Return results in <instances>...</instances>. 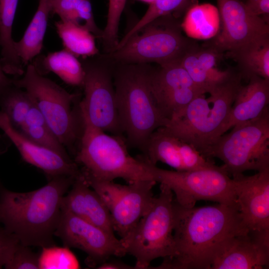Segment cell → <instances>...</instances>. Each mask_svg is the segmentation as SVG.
<instances>
[{
    "label": "cell",
    "mask_w": 269,
    "mask_h": 269,
    "mask_svg": "<svg viewBox=\"0 0 269 269\" xmlns=\"http://www.w3.org/2000/svg\"><path fill=\"white\" fill-rule=\"evenodd\" d=\"M93 57L81 63L84 71V97L81 111L90 122L105 132L122 135L118 114L113 80L114 68L106 58Z\"/></svg>",
    "instance_id": "obj_11"
},
{
    "label": "cell",
    "mask_w": 269,
    "mask_h": 269,
    "mask_svg": "<svg viewBox=\"0 0 269 269\" xmlns=\"http://www.w3.org/2000/svg\"><path fill=\"white\" fill-rule=\"evenodd\" d=\"M239 211L249 231L269 232V168L233 177Z\"/></svg>",
    "instance_id": "obj_16"
},
{
    "label": "cell",
    "mask_w": 269,
    "mask_h": 269,
    "mask_svg": "<svg viewBox=\"0 0 269 269\" xmlns=\"http://www.w3.org/2000/svg\"><path fill=\"white\" fill-rule=\"evenodd\" d=\"M32 64L41 75L53 72L68 85L82 86L84 77L82 64L65 49L37 56Z\"/></svg>",
    "instance_id": "obj_24"
},
{
    "label": "cell",
    "mask_w": 269,
    "mask_h": 269,
    "mask_svg": "<svg viewBox=\"0 0 269 269\" xmlns=\"http://www.w3.org/2000/svg\"><path fill=\"white\" fill-rule=\"evenodd\" d=\"M149 81L156 106L168 122L177 118L195 98L205 94L179 62L150 67Z\"/></svg>",
    "instance_id": "obj_14"
},
{
    "label": "cell",
    "mask_w": 269,
    "mask_h": 269,
    "mask_svg": "<svg viewBox=\"0 0 269 269\" xmlns=\"http://www.w3.org/2000/svg\"><path fill=\"white\" fill-rule=\"evenodd\" d=\"M173 202L172 191L160 184V192L154 197L146 213L129 235L120 239L127 254L135 258V269H148L154 260L173 255Z\"/></svg>",
    "instance_id": "obj_9"
},
{
    "label": "cell",
    "mask_w": 269,
    "mask_h": 269,
    "mask_svg": "<svg viewBox=\"0 0 269 269\" xmlns=\"http://www.w3.org/2000/svg\"><path fill=\"white\" fill-rule=\"evenodd\" d=\"M238 71L209 93L193 100L176 119L163 127L167 131L193 145L203 155L223 134L237 93L242 85Z\"/></svg>",
    "instance_id": "obj_5"
},
{
    "label": "cell",
    "mask_w": 269,
    "mask_h": 269,
    "mask_svg": "<svg viewBox=\"0 0 269 269\" xmlns=\"http://www.w3.org/2000/svg\"><path fill=\"white\" fill-rule=\"evenodd\" d=\"M269 265V233L249 231L222 241L210 269H263Z\"/></svg>",
    "instance_id": "obj_15"
},
{
    "label": "cell",
    "mask_w": 269,
    "mask_h": 269,
    "mask_svg": "<svg viewBox=\"0 0 269 269\" xmlns=\"http://www.w3.org/2000/svg\"><path fill=\"white\" fill-rule=\"evenodd\" d=\"M243 2L253 14L269 23V0H245Z\"/></svg>",
    "instance_id": "obj_36"
},
{
    "label": "cell",
    "mask_w": 269,
    "mask_h": 269,
    "mask_svg": "<svg viewBox=\"0 0 269 269\" xmlns=\"http://www.w3.org/2000/svg\"><path fill=\"white\" fill-rule=\"evenodd\" d=\"M81 113L82 132L74 160L81 166V173L85 180L113 181L120 178L131 183L153 180L140 156L134 158L129 154L122 135L107 134Z\"/></svg>",
    "instance_id": "obj_4"
},
{
    "label": "cell",
    "mask_w": 269,
    "mask_h": 269,
    "mask_svg": "<svg viewBox=\"0 0 269 269\" xmlns=\"http://www.w3.org/2000/svg\"><path fill=\"white\" fill-rule=\"evenodd\" d=\"M182 29L171 14L159 17L104 56L117 64L154 62L163 66L179 62L195 42L184 35Z\"/></svg>",
    "instance_id": "obj_7"
},
{
    "label": "cell",
    "mask_w": 269,
    "mask_h": 269,
    "mask_svg": "<svg viewBox=\"0 0 269 269\" xmlns=\"http://www.w3.org/2000/svg\"><path fill=\"white\" fill-rule=\"evenodd\" d=\"M19 243L15 235L0 224V269L8 262Z\"/></svg>",
    "instance_id": "obj_35"
},
{
    "label": "cell",
    "mask_w": 269,
    "mask_h": 269,
    "mask_svg": "<svg viewBox=\"0 0 269 269\" xmlns=\"http://www.w3.org/2000/svg\"><path fill=\"white\" fill-rule=\"evenodd\" d=\"M141 1H143L144 2H147V3H151L154 0H140Z\"/></svg>",
    "instance_id": "obj_39"
},
{
    "label": "cell",
    "mask_w": 269,
    "mask_h": 269,
    "mask_svg": "<svg viewBox=\"0 0 269 269\" xmlns=\"http://www.w3.org/2000/svg\"><path fill=\"white\" fill-rule=\"evenodd\" d=\"M0 129L15 146L22 159L42 170L49 178L58 175L76 177L80 174L79 166L70 156L62 155L27 138L11 126L1 111Z\"/></svg>",
    "instance_id": "obj_19"
},
{
    "label": "cell",
    "mask_w": 269,
    "mask_h": 269,
    "mask_svg": "<svg viewBox=\"0 0 269 269\" xmlns=\"http://www.w3.org/2000/svg\"><path fill=\"white\" fill-rule=\"evenodd\" d=\"M238 64L242 79L258 76L269 80V37L249 44L229 54Z\"/></svg>",
    "instance_id": "obj_26"
},
{
    "label": "cell",
    "mask_w": 269,
    "mask_h": 269,
    "mask_svg": "<svg viewBox=\"0 0 269 269\" xmlns=\"http://www.w3.org/2000/svg\"><path fill=\"white\" fill-rule=\"evenodd\" d=\"M61 209L114 234L108 208L98 193L91 189L81 173L63 197Z\"/></svg>",
    "instance_id": "obj_20"
},
{
    "label": "cell",
    "mask_w": 269,
    "mask_h": 269,
    "mask_svg": "<svg viewBox=\"0 0 269 269\" xmlns=\"http://www.w3.org/2000/svg\"><path fill=\"white\" fill-rule=\"evenodd\" d=\"M5 152V150H2L0 148V155L3 153Z\"/></svg>",
    "instance_id": "obj_40"
},
{
    "label": "cell",
    "mask_w": 269,
    "mask_h": 269,
    "mask_svg": "<svg viewBox=\"0 0 269 269\" xmlns=\"http://www.w3.org/2000/svg\"><path fill=\"white\" fill-rule=\"evenodd\" d=\"M96 269H135L134 266L133 267L128 264L120 261H109L108 260L102 263Z\"/></svg>",
    "instance_id": "obj_37"
},
{
    "label": "cell",
    "mask_w": 269,
    "mask_h": 269,
    "mask_svg": "<svg viewBox=\"0 0 269 269\" xmlns=\"http://www.w3.org/2000/svg\"><path fill=\"white\" fill-rule=\"evenodd\" d=\"M141 155L149 163H165L176 171L212 167L215 164L193 145L167 131L163 127L150 135Z\"/></svg>",
    "instance_id": "obj_17"
},
{
    "label": "cell",
    "mask_w": 269,
    "mask_h": 269,
    "mask_svg": "<svg viewBox=\"0 0 269 269\" xmlns=\"http://www.w3.org/2000/svg\"><path fill=\"white\" fill-rule=\"evenodd\" d=\"M39 255L33 252L30 247L19 243L4 267L7 269H39Z\"/></svg>",
    "instance_id": "obj_33"
},
{
    "label": "cell",
    "mask_w": 269,
    "mask_h": 269,
    "mask_svg": "<svg viewBox=\"0 0 269 269\" xmlns=\"http://www.w3.org/2000/svg\"><path fill=\"white\" fill-rule=\"evenodd\" d=\"M18 0H0V63L5 73L22 76L24 70L14 48L12 29Z\"/></svg>",
    "instance_id": "obj_25"
},
{
    "label": "cell",
    "mask_w": 269,
    "mask_h": 269,
    "mask_svg": "<svg viewBox=\"0 0 269 269\" xmlns=\"http://www.w3.org/2000/svg\"><path fill=\"white\" fill-rule=\"evenodd\" d=\"M80 0H57L52 4L51 12L56 13L61 20L79 23L78 6Z\"/></svg>",
    "instance_id": "obj_34"
},
{
    "label": "cell",
    "mask_w": 269,
    "mask_h": 269,
    "mask_svg": "<svg viewBox=\"0 0 269 269\" xmlns=\"http://www.w3.org/2000/svg\"><path fill=\"white\" fill-rule=\"evenodd\" d=\"M223 54L211 46H201L195 42L179 63L196 85L205 94L209 93L233 72L230 69L221 71L216 68Z\"/></svg>",
    "instance_id": "obj_21"
},
{
    "label": "cell",
    "mask_w": 269,
    "mask_h": 269,
    "mask_svg": "<svg viewBox=\"0 0 269 269\" xmlns=\"http://www.w3.org/2000/svg\"><path fill=\"white\" fill-rule=\"evenodd\" d=\"M55 26L64 49L76 57L85 59L98 54L95 37L84 25L60 20Z\"/></svg>",
    "instance_id": "obj_27"
},
{
    "label": "cell",
    "mask_w": 269,
    "mask_h": 269,
    "mask_svg": "<svg viewBox=\"0 0 269 269\" xmlns=\"http://www.w3.org/2000/svg\"><path fill=\"white\" fill-rule=\"evenodd\" d=\"M188 0H154L142 17L119 41L115 50L121 47L130 37L154 19L182 9L188 5Z\"/></svg>",
    "instance_id": "obj_30"
},
{
    "label": "cell",
    "mask_w": 269,
    "mask_h": 269,
    "mask_svg": "<svg viewBox=\"0 0 269 269\" xmlns=\"http://www.w3.org/2000/svg\"><path fill=\"white\" fill-rule=\"evenodd\" d=\"M12 83L27 92L57 138L74 154L83 128L79 103L74 106L77 95L39 74L32 63Z\"/></svg>",
    "instance_id": "obj_6"
},
{
    "label": "cell",
    "mask_w": 269,
    "mask_h": 269,
    "mask_svg": "<svg viewBox=\"0 0 269 269\" xmlns=\"http://www.w3.org/2000/svg\"><path fill=\"white\" fill-rule=\"evenodd\" d=\"M203 153L217 157L232 177L247 170L260 171L269 168V110L258 118L234 126Z\"/></svg>",
    "instance_id": "obj_8"
},
{
    "label": "cell",
    "mask_w": 269,
    "mask_h": 269,
    "mask_svg": "<svg viewBox=\"0 0 269 269\" xmlns=\"http://www.w3.org/2000/svg\"><path fill=\"white\" fill-rule=\"evenodd\" d=\"M12 80L5 75L0 62V95L13 85Z\"/></svg>",
    "instance_id": "obj_38"
},
{
    "label": "cell",
    "mask_w": 269,
    "mask_h": 269,
    "mask_svg": "<svg viewBox=\"0 0 269 269\" xmlns=\"http://www.w3.org/2000/svg\"><path fill=\"white\" fill-rule=\"evenodd\" d=\"M51 10L50 0H39L37 10L22 37L18 41H14L15 51L23 66L28 65L40 53Z\"/></svg>",
    "instance_id": "obj_23"
},
{
    "label": "cell",
    "mask_w": 269,
    "mask_h": 269,
    "mask_svg": "<svg viewBox=\"0 0 269 269\" xmlns=\"http://www.w3.org/2000/svg\"><path fill=\"white\" fill-rule=\"evenodd\" d=\"M17 131L37 144L62 155L70 156L66 148L54 134L34 103L31 107L22 125Z\"/></svg>",
    "instance_id": "obj_28"
},
{
    "label": "cell",
    "mask_w": 269,
    "mask_h": 269,
    "mask_svg": "<svg viewBox=\"0 0 269 269\" xmlns=\"http://www.w3.org/2000/svg\"><path fill=\"white\" fill-rule=\"evenodd\" d=\"M154 180L120 184L117 196L108 207L112 226L121 237L126 239L150 207L154 196Z\"/></svg>",
    "instance_id": "obj_18"
},
{
    "label": "cell",
    "mask_w": 269,
    "mask_h": 269,
    "mask_svg": "<svg viewBox=\"0 0 269 269\" xmlns=\"http://www.w3.org/2000/svg\"><path fill=\"white\" fill-rule=\"evenodd\" d=\"M126 0H109L107 23L101 38L107 53L115 50L118 44L119 23Z\"/></svg>",
    "instance_id": "obj_32"
},
{
    "label": "cell",
    "mask_w": 269,
    "mask_h": 269,
    "mask_svg": "<svg viewBox=\"0 0 269 269\" xmlns=\"http://www.w3.org/2000/svg\"><path fill=\"white\" fill-rule=\"evenodd\" d=\"M221 29L206 45L230 54L269 37V23L253 14L241 0H217Z\"/></svg>",
    "instance_id": "obj_13"
},
{
    "label": "cell",
    "mask_w": 269,
    "mask_h": 269,
    "mask_svg": "<svg viewBox=\"0 0 269 269\" xmlns=\"http://www.w3.org/2000/svg\"><path fill=\"white\" fill-rule=\"evenodd\" d=\"M269 80L251 77L240 87L223 129L224 134L234 126L259 117L269 107Z\"/></svg>",
    "instance_id": "obj_22"
},
{
    "label": "cell",
    "mask_w": 269,
    "mask_h": 269,
    "mask_svg": "<svg viewBox=\"0 0 269 269\" xmlns=\"http://www.w3.org/2000/svg\"><path fill=\"white\" fill-rule=\"evenodd\" d=\"M39 269H78L80 266L69 248L55 245L43 248L39 258Z\"/></svg>",
    "instance_id": "obj_31"
},
{
    "label": "cell",
    "mask_w": 269,
    "mask_h": 269,
    "mask_svg": "<svg viewBox=\"0 0 269 269\" xmlns=\"http://www.w3.org/2000/svg\"><path fill=\"white\" fill-rule=\"evenodd\" d=\"M173 255L154 269H210L213 254L225 239L248 233L238 206L185 208L174 199Z\"/></svg>",
    "instance_id": "obj_1"
},
{
    "label": "cell",
    "mask_w": 269,
    "mask_h": 269,
    "mask_svg": "<svg viewBox=\"0 0 269 269\" xmlns=\"http://www.w3.org/2000/svg\"><path fill=\"white\" fill-rule=\"evenodd\" d=\"M33 103L27 92L14 85L0 95V111L16 130L22 125Z\"/></svg>",
    "instance_id": "obj_29"
},
{
    "label": "cell",
    "mask_w": 269,
    "mask_h": 269,
    "mask_svg": "<svg viewBox=\"0 0 269 269\" xmlns=\"http://www.w3.org/2000/svg\"><path fill=\"white\" fill-rule=\"evenodd\" d=\"M64 247L76 248L87 255L86 264L96 268L111 257H122L127 254L120 239L80 217L61 210V216L54 233Z\"/></svg>",
    "instance_id": "obj_12"
},
{
    "label": "cell",
    "mask_w": 269,
    "mask_h": 269,
    "mask_svg": "<svg viewBox=\"0 0 269 269\" xmlns=\"http://www.w3.org/2000/svg\"><path fill=\"white\" fill-rule=\"evenodd\" d=\"M76 177L53 176L44 186L22 193L8 190L0 183V224L24 245H55L62 199Z\"/></svg>",
    "instance_id": "obj_2"
},
{
    "label": "cell",
    "mask_w": 269,
    "mask_h": 269,
    "mask_svg": "<svg viewBox=\"0 0 269 269\" xmlns=\"http://www.w3.org/2000/svg\"><path fill=\"white\" fill-rule=\"evenodd\" d=\"M50 0L52 2V3H53V2H54V1H56V0Z\"/></svg>",
    "instance_id": "obj_41"
},
{
    "label": "cell",
    "mask_w": 269,
    "mask_h": 269,
    "mask_svg": "<svg viewBox=\"0 0 269 269\" xmlns=\"http://www.w3.org/2000/svg\"><path fill=\"white\" fill-rule=\"evenodd\" d=\"M113 80L116 107L127 144L144 151L151 134L168 121L158 109L150 89V67L117 64Z\"/></svg>",
    "instance_id": "obj_3"
},
{
    "label": "cell",
    "mask_w": 269,
    "mask_h": 269,
    "mask_svg": "<svg viewBox=\"0 0 269 269\" xmlns=\"http://www.w3.org/2000/svg\"><path fill=\"white\" fill-rule=\"evenodd\" d=\"M140 156L152 179L168 186L179 205L191 208L198 201L209 200L238 207L233 179L222 166L172 171L159 168Z\"/></svg>",
    "instance_id": "obj_10"
}]
</instances>
